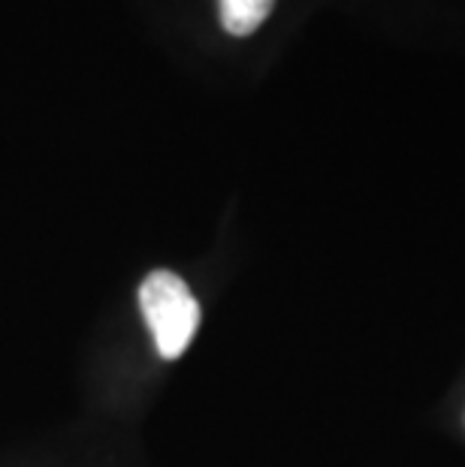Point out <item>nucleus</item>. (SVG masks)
<instances>
[{
    "label": "nucleus",
    "mask_w": 465,
    "mask_h": 467,
    "mask_svg": "<svg viewBox=\"0 0 465 467\" xmlns=\"http://www.w3.org/2000/svg\"><path fill=\"white\" fill-rule=\"evenodd\" d=\"M140 307L164 359H179L200 326V305L173 272H152L140 286Z\"/></svg>",
    "instance_id": "f257e3e1"
},
{
    "label": "nucleus",
    "mask_w": 465,
    "mask_h": 467,
    "mask_svg": "<svg viewBox=\"0 0 465 467\" xmlns=\"http://www.w3.org/2000/svg\"><path fill=\"white\" fill-rule=\"evenodd\" d=\"M275 0H221V25L227 34L248 36L269 18Z\"/></svg>",
    "instance_id": "f03ea898"
}]
</instances>
